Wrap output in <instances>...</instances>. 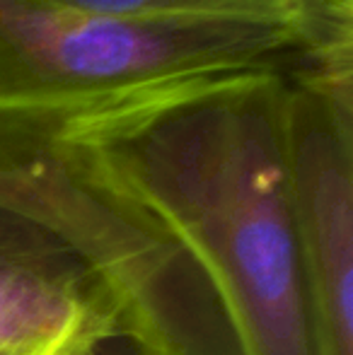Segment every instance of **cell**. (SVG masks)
I'll return each instance as SVG.
<instances>
[{
	"label": "cell",
	"mask_w": 353,
	"mask_h": 355,
	"mask_svg": "<svg viewBox=\"0 0 353 355\" xmlns=\"http://www.w3.org/2000/svg\"><path fill=\"white\" fill-rule=\"evenodd\" d=\"M283 71L153 85L53 109L211 285L240 355H320L283 148Z\"/></svg>",
	"instance_id": "1"
},
{
	"label": "cell",
	"mask_w": 353,
	"mask_h": 355,
	"mask_svg": "<svg viewBox=\"0 0 353 355\" xmlns=\"http://www.w3.org/2000/svg\"><path fill=\"white\" fill-rule=\"evenodd\" d=\"M351 0L286 17H117L0 0V112L71 109L237 71L351 66Z\"/></svg>",
	"instance_id": "2"
},
{
	"label": "cell",
	"mask_w": 353,
	"mask_h": 355,
	"mask_svg": "<svg viewBox=\"0 0 353 355\" xmlns=\"http://www.w3.org/2000/svg\"><path fill=\"white\" fill-rule=\"evenodd\" d=\"M283 148L317 351L353 355L351 78L286 75Z\"/></svg>",
	"instance_id": "3"
},
{
	"label": "cell",
	"mask_w": 353,
	"mask_h": 355,
	"mask_svg": "<svg viewBox=\"0 0 353 355\" xmlns=\"http://www.w3.org/2000/svg\"><path fill=\"white\" fill-rule=\"evenodd\" d=\"M76 12L117 17H286L315 0H34Z\"/></svg>",
	"instance_id": "4"
}]
</instances>
